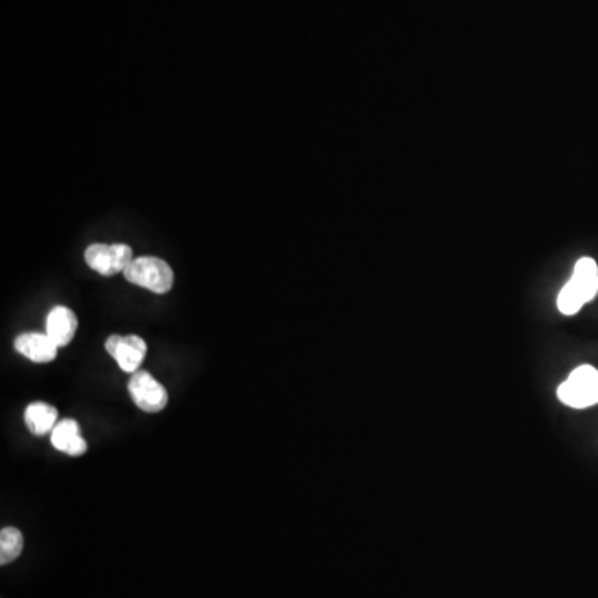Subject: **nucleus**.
Here are the masks:
<instances>
[{
    "label": "nucleus",
    "instance_id": "1",
    "mask_svg": "<svg viewBox=\"0 0 598 598\" xmlns=\"http://www.w3.org/2000/svg\"><path fill=\"white\" fill-rule=\"evenodd\" d=\"M598 295V265L594 258H580L574 273L557 298V308L565 316H574Z\"/></svg>",
    "mask_w": 598,
    "mask_h": 598
},
{
    "label": "nucleus",
    "instance_id": "2",
    "mask_svg": "<svg viewBox=\"0 0 598 598\" xmlns=\"http://www.w3.org/2000/svg\"><path fill=\"white\" fill-rule=\"evenodd\" d=\"M123 276L128 283L152 291L155 295H167L175 283V273L167 261L155 256L133 258Z\"/></svg>",
    "mask_w": 598,
    "mask_h": 598
},
{
    "label": "nucleus",
    "instance_id": "3",
    "mask_svg": "<svg viewBox=\"0 0 598 598\" xmlns=\"http://www.w3.org/2000/svg\"><path fill=\"white\" fill-rule=\"evenodd\" d=\"M559 401L572 409H589L598 404V369L590 364L575 368L557 389Z\"/></svg>",
    "mask_w": 598,
    "mask_h": 598
},
{
    "label": "nucleus",
    "instance_id": "4",
    "mask_svg": "<svg viewBox=\"0 0 598 598\" xmlns=\"http://www.w3.org/2000/svg\"><path fill=\"white\" fill-rule=\"evenodd\" d=\"M84 256L87 265L102 276L123 273L133 261L132 248L123 243H115V245L94 243L85 250Z\"/></svg>",
    "mask_w": 598,
    "mask_h": 598
},
{
    "label": "nucleus",
    "instance_id": "5",
    "mask_svg": "<svg viewBox=\"0 0 598 598\" xmlns=\"http://www.w3.org/2000/svg\"><path fill=\"white\" fill-rule=\"evenodd\" d=\"M128 393L135 406L148 414H157L168 406V391L148 371H137L128 381Z\"/></svg>",
    "mask_w": 598,
    "mask_h": 598
},
{
    "label": "nucleus",
    "instance_id": "6",
    "mask_svg": "<svg viewBox=\"0 0 598 598\" xmlns=\"http://www.w3.org/2000/svg\"><path fill=\"white\" fill-rule=\"evenodd\" d=\"M105 349L115 359V363L123 373L133 374L140 371V366L147 356L148 346L145 339L137 334H127V336L112 334L105 341Z\"/></svg>",
    "mask_w": 598,
    "mask_h": 598
},
{
    "label": "nucleus",
    "instance_id": "7",
    "mask_svg": "<svg viewBox=\"0 0 598 598\" xmlns=\"http://www.w3.org/2000/svg\"><path fill=\"white\" fill-rule=\"evenodd\" d=\"M14 346L17 353L37 364L52 363L60 349L47 333H22L15 338Z\"/></svg>",
    "mask_w": 598,
    "mask_h": 598
},
{
    "label": "nucleus",
    "instance_id": "8",
    "mask_svg": "<svg viewBox=\"0 0 598 598\" xmlns=\"http://www.w3.org/2000/svg\"><path fill=\"white\" fill-rule=\"evenodd\" d=\"M79 328V321L72 309L67 306H55L50 309L45 321V333L59 348H65L74 341L75 333Z\"/></svg>",
    "mask_w": 598,
    "mask_h": 598
},
{
    "label": "nucleus",
    "instance_id": "9",
    "mask_svg": "<svg viewBox=\"0 0 598 598\" xmlns=\"http://www.w3.org/2000/svg\"><path fill=\"white\" fill-rule=\"evenodd\" d=\"M50 442L57 451L64 452L67 456L72 457L84 456L87 449H89V444L80 434L79 422L74 421V419L60 421L52 431Z\"/></svg>",
    "mask_w": 598,
    "mask_h": 598
},
{
    "label": "nucleus",
    "instance_id": "10",
    "mask_svg": "<svg viewBox=\"0 0 598 598\" xmlns=\"http://www.w3.org/2000/svg\"><path fill=\"white\" fill-rule=\"evenodd\" d=\"M24 421L34 436H45L47 432L54 431V427L59 424V411L47 402H32L25 409Z\"/></svg>",
    "mask_w": 598,
    "mask_h": 598
},
{
    "label": "nucleus",
    "instance_id": "11",
    "mask_svg": "<svg viewBox=\"0 0 598 598\" xmlns=\"http://www.w3.org/2000/svg\"><path fill=\"white\" fill-rule=\"evenodd\" d=\"M24 550V535L15 527H4L0 532V564L14 562Z\"/></svg>",
    "mask_w": 598,
    "mask_h": 598
}]
</instances>
